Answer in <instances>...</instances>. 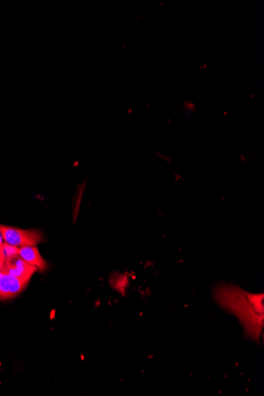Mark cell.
Returning <instances> with one entry per match:
<instances>
[{"mask_svg":"<svg viewBox=\"0 0 264 396\" xmlns=\"http://www.w3.org/2000/svg\"><path fill=\"white\" fill-rule=\"evenodd\" d=\"M5 268V259H0V272Z\"/></svg>","mask_w":264,"mask_h":396,"instance_id":"cell-7","label":"cell"},{"mask_svg":"<svg viewBox=\"0 0 264 396\" xmlns=\"http://www.w3.org/2000/svg\"><path fill=\"white\" fill-rule=\"evenodd\" d=\"M0 259H5L2 245H0Z\"/></svg>","mask_w":264,"mask_h":396,"instance_id":"cell-8","label":"cell"},{"mask_svg":"<svg viewBox=\"0 0 264 396\" xmlns=\"http://www.w3.org/2000/svg\"><path fill=\"white\" fill-rule=\"evenodd\" d=\"M2 247H3L4 257H5V259L19 255V248L18 247L12 246L10 244H6V243H3Z\"/></svg>","mask_w":264,"mask_h":396,"instance_id":"cell-6","label":"cell"},{"mask_svg":"<svg viewBox=\"0 0 264 396\" xmlns=\"http://www.w3.org/2000/svg\"><path fill=\"white\" fill-rule=\"evenodd\" d=\"M214 301L234 315L242 325L245 337L259 343L264 331V293H252L241 287L220 284L213 288Z\"/></svg>","mask_w":264,"mask_h":396,"instance_id":"cell-1","label":"cell"},{"mask_svg":"<svg viewBox=\"0 0 264 396\" xmlns=\"http://www.w3.org/2000/svg\"><path fill=\"white\" fill-rule=\"evenodd\" d=\"M8 275V274H7ZM29 281L18 279L12 275H8V285H9V298L14 297L21 293L26 286Z\"/></svg>","mask_w":264,"mask_h":396,"instance_id":"cell-5","label":"cell"},{"mask_svg":"<svg viewBox=\"0 0 264 396\" xmlns=\"http://www.w3.org/2000/svg\"><path fill=\"white\" fill-rule=\"evenodd\" d=\"M19 256L26 263L38 268L40 271H45L47 264L40 254L39 250L36 246H24L19 248Z\"/></svg>","mask_w":264,"mask_h":396,"instance_id":"cell-4","label":"cell"},{"mask_svg":"<svg viewBox=\"0 0 264 396\" xmlns=\"http://www.w3.org/2000/svg\"><path fill=\"white\" fill-rule=\"evenodd\" d=\"M4 243L3 237H2V232H1V229H0V245H2Z\"/></svg>","mask_w":264,"mask_h":396,"instance_id":"cell-9","label":"cell"},{"mask_svg":"<svg viewBox=\"0 0 264 396\" xmlns=\"http://www.w3.org/2000/svg\"><path fill=\"white\" fill-rule=\"evenodd\" d=\"M38 268L26 263L19 255L5 259L4 271L8 275L30 282Z\"/></svg>","mask_w":264,"mask_h":396,"instance_id":"cell-3","label":"cell"},{"mask_svg":"<svg viewBox=\"0 0 264 396\" xmlns=\"http://www.w3.org/2000/svg\"><path fill=\"white\" fill-rule=\"evenodd\" d=\"M4 243L15 247L36 246L43 240V235L38 230H25L14 227L0 226Z\"/></svg>","mask_w":264,"mask_h":396,"instance_id":"cell-2","label":"cell"}]
</instances>
